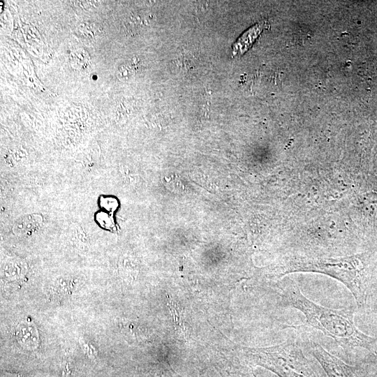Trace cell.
Returning <instances> with one entry per match:
<instances>
[{"instance_id": "cell-2", "label": "cell", "mask_w": 377, "mask_h": 377, "mask_svg": "<svg viewBox=\"0 0 377 377\" xmlns=\"http://www.w3.org/2000/svg\"><path fill=\"white\" fill-rule=\"evenodd\" d=\"M295 272L319 273L337 279L350 291L360 311L365 308L374 274L367 253L334 258L290 254L276 270L279 276Z\"/></svg>"}, {"instance_id": "cell-7", "label": "cell", "mask_w": 377, "mask_h": 377, "mask_svg": "<svg viewBox=\"0 0 377 377\" xmlns=\"http://www.w3.org/2000/svg\"><path fill=\"white\" fill-rule=\"evenodd\" d=\"M22 264L19 261L12 260L5 265V271L10 275H16L20 273Z\"/></svg>"}, {"instance_id": "cell-1", "label": "cell", "mask_w": 377, "mask_h": 377, "mask_svg": "<svg viewBox=\"0 0 377 377\" xmlns=\"http://www.w3.org/2000/svg\"><path fill=\"white\" fill-rule=\"evenodd\" d=\"M276 290L283 306L300 311L308 325L332 338L346 351L362 350L377 353V338L357 328L354 307L335 309L321 306L306 297L297 283L289 278L279 282Z\"/></svg>"}, {"instance_id": "cell-8", "label": "cell", "mask_w": 377, "mask_h": 377, "mask_svg": "<svg viewBox=\"0 0 377 377\" xmlns=\"http://www.w3.org/2000/svg\"><path fill=\"white\" fill-rule=\"evenodd\" d=\"M3 377H24V376L20 374L7 373V374H3Z\"/></svg>"}, {"instance_id": "cell-4", "label": "cell", "mask_w": 377, "mask_h": 377, "mask_svg": "<svg viewBox=\"0 0 377 377\" xmlns=\"http://www.w3.org/2000/svg\"><path fill=\"white\" fill-rule=\"evenodd\" d=\"M43 218L39 214H29L19 217L14 223L12 230L17 236L32 235L43 226Z\"/></svg>"}, {"instance_id": "cell-6", "label": "cell", "mask_w": 377, "mask_h": 377, "mask_svg": "<svg viewBox=\"0 0 377 377\" xmlns=\"http://www.w3.org/2000/svg\"><path fill=\"white\" fill-rule=\"evenodd\" d=\"M364 309L371 311L377 321V275H374Z\"/></svg>"}, {"instance_id": "cell-3", "label": "cell", "mask_w": 377, "mask_h": 377, "mask_svg": "<svg viewBox=\"0 0 377 377\" xmlns=\"http://www.w3.org/2000/svg\"><path fill=\"white\" fill-rule=\"evenodd\" d=\"M302 340L290 338L278 346L258 353L281 377H320L314 364L304 352Z\"/></svg>"}, {"instance_id": "cell-5", "label": "cell", "mask_w": 377, "mask_h": 377, "mask_svg": "<svg viewBox=\"0 0 377 377\" xmlns=\"http://www.w3.org/2000/svg\"><path fill=\"white\" fill-rule=\"evenodd\" d=\"M71 228L75 243L81 249L87 250L89 246V239L82 227L73 223L71 226Z\"/></svg>"}]
</instances>
